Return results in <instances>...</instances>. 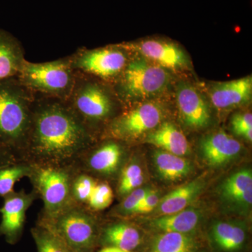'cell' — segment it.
<instances>
[{
	"label": "cell",
	"mask_w": 252,
	"mask_h": 252,
	"mask_svg": "<svg viewBox=\"0 0 252 252\" xmlns=\"http://www.w3.org/2000/svg\"><path fill=\"white\" fill-rule=\"evenodd\" d=\"M91 141L92 133L67 101L34 94L31 130L25 147L32 155L54 165L79 155Z\"/></svg>",
	"instance_id": "6da1fadb"
},
{
	"label": "cell",
	"mask_w": 252,
	"mask_h": 252,
	"mask_svg": "<svg viewBox=\"0 0 252 252\" xmlns=\"http://www.w3.org/2000/svg\"><path fill=\"white\" fill-rule=\"evenodd\" d=\"M34 94L17 77L0 81V146L25 148L32 117Z\"/></svg>",
	"instance_id": "7a4b0ae2"
},
{
	"label": "cell",
	"mask_w": 252,
	"mask_h": 252,
	"mask_svg": "<svg viewBox=\"0 0 252 252\" xmlns=\"http://www.w3.org/2000/svg\"><path fill=\"white\" fill-rule=\"evenodd\" d=\"M91 76L76 72L75 82L67 102L91 132L99 123L112 118L119 99L110 86Z\"/></svg>",
	"instance_id": "3957f363"
},
{
	"label": "cell",
	"mask_w": 252,
	"mask_h": 252,
	"mask_svg": "<svg viewBox=\"0 0 252 252\" xmlns=\"http://www.w3.org/2000/svg\"><path fill=\"white\" fill-rule=\"evenodd\" d=\"M16 77L34 94L67 101L74 87L76 72L67 56L41 63L26 60Z\"/></svg>",
	"instance_id": "277c9868"
},
{
	"label": "cell",
	"mask_w": 252,
	"mask_h": 252,
	"mask_svg": "<svg viewBox=\"0 0 252 252\" xmlns=\"http://www.w3.org/2000/svg\"><path fill=\"white\" fill-rule=\"evenodd\" d=\"M170 81L167 69L144 58L130 60L115 81L114 91L126 102L152 98L167 89Z\"/></svg>",
	"instance_id": "5b68a950"
},
{
	"label": "cell",
	"mask_w": 252,
	"mask_h": 252,
	"mask_svg": "<svg viewBox=\"0 0 252 252\" xmlns=\"http://www.w3.org/2000/svg\"><path fill=\"white\" fill-rule=\"evenodd\" d=\"M127 51L125 44L91 49L84 48L69 57L75 72L105 82H115L130 61Z\"/></svg>",
	"instance_id": "8992f818"
},
{
	"label": "cell",
	"mask_w": 252,
	"mask_h": 252,
	"mask_svg": "<svg viewBox=\"0 0 252 252\" xmlns=\"http://www.w3.org/2000/svg\"><path fill=\"white\" fill-rule=\"evenodd\" d=\"M42 224L54 231L67 248L77 252L91 250L97 237L94 219L79 207L68 206Z\"/></svg>",
	"instance_id": "52a82bcc"
},
{
	"label": "cell",
	"mask_w": 252,
	"mask_h": 252,
	"mask_svg": "<svg viewBox=\"0 0 252 252\" xmlns=\"http://www.w3.org/2000/svg\"><path fill=\"white\" fill-rule=\"evenodd\" d=\"M31 175L44 201L48 217L54 216L69 206L72 182L67 172L54 165H45L32 169Z\"/></svg>",
	"instance_id": "ba28073f"
},
{
	"label": "cell",
	"mask_w": 252,
	"mask_h": 252,
	"mask_svg": "<svg viewBox=\"0 0 252 252\" xmlns=\"http://www.w3.org/2000/svg\"><path fill=\"white\" fill-rule=\"evenodd\" d=\"M164 110L160 104L147 102L114 118L109 126L111 135L120 140L136 138L161 124Z\"/></svg>",
	"instance_id": "9c48e42d"
},
{
	"label": "cell",
	"mask_w": 252,
	"mask_h": 252,
	"mask_svg": "<svg viewBox=\"0 0 252 252\" xmlns=\"http://www.w3.org/2000/svg\"><path fill=\"white\" fill-rule=\"evenodd\" d=\"M130 51L138 53L142 58L166 69H185L189 67L187 55L173 43L158 39H147L135 44H125Z\"/></svg>",
	"instance_id": "30bf717a"
},
{
	"label": "cell",
	"mask_w": 252,
	"mask_h": 252,
	"mask_svg": "<svg viewBox=\"0 0 252 252\" xmlns=\"http://www.w3.org/2000/svg\"><path fill=\"white\" fill-rule=\"evenodd\" d=\"M176 95L179 112L186 125L194 129L203 128L209 125L211 119L210 108L196 88L189 83H180Z\"/></svg>",
	"instance_id": "8fae6325"
},
{
	"label": "cell",
	"mask_w": 252,
	"mask_h": 252,
	"mask_svg": "<svg viewBox=\"0 0 252 252\" xmlns=\"http://www.w3.org/2000/svg\"><path fill=\"white\" fill-rule=\"evenodd\" d=\"M0 212V234L4 235L9 243H14L22 232L26 212L31 206L33 195L21 191H13L4 197Z\"/></svg>",
	"instance_id": "7c38bea8"
},
{
	"label": "cell",
	"mask_w": 252,
	"mask_h": 252,
	"mask_svg": "<svg viewBox=\"0 0 252 252\" xmlns=\"http://www.w3.org/2000/svg\"><path fill=\"white\" fill-rule=\"evenodd\" d=\"M252 94L251 76L233 81L215 83L210 89L212 104L220 110L248 103L251 100Z\"/></svg>",
	"instance_id": "4fadbf2b"
},
{
	"label": "cell",
	"mask_w": 252,
	"mask_h": 252,
	"mask_svg": "<svg viewBox=\"0 0 252 252\" xmlns=\"http://www.w3.org/2000/svg\"><path fill=\"white\" fill-rule=\"evenodd\" d=\"M205 161L211 166H220L234 160L242 151L238 140L220 130L207 136L200 144Z\"/></svg>",
	"instance_id": "5bb4252c"
},
{
	"label": "cell",
	"mask_w": 252,
	"mask_h": 252,
	"mask_svg": "<svg viewBox=\"0 0 252 252\" xmlns=\"http://www.w3.org/2000/svg\"><path fill=\"white\" fill-rule=\"evenodd\" d=\"M205 180L196 179L182 186L160 198L154 212L157 216L171 215L187 209L205 188Z\"/></svg>",
	"instance_id": "9a60e30c"
},
{
	"label": "cell",
	"mask_w": 252,
	"mask_h": 252,
	"mask_svg": "<svg viewBox=\"0 0 252 252\" xmlns=\"http://www.w3.org/2000/svg\"><path fill=\"white\" fill-rule=\"evenodd\" d=\"M26 61L20 41L9 32L0 29V81L16 77Z\"/></svg>",
	"instance_id": "2e32d148"
},
{
	"label": "cell",
	"mask_w": 252,
	"mask_h": 252,
	"mask_svg": "<svg viewBox=\"0 0 252 252\" xmlns=\"http://www.w3.org/2000/svg\"><path fill=\"white\" fill-rule=\"evenodd\" d=\"M203 214L198 209H185L171 215L157 216L150 220L149 225L152 230L158 233H185L189 234L201 221Z\"/></svg>",
	"instance_id": "e0dca14e"
},
{
	"label": "cell",
	"mask_w": 252,
	"mask_h": 252,
	"mask_svg": "<svg viewBox=\"0 0 252 252\" xmlns=\"http://www.w3.org/2000/svg\"><path fill=\"white\" fill-rule=\"evenodd\" d=\"M145 142L161 149L162 151L180 157H183L189 152V144L187 137L171 123L160 124L149 132Z\"/></svg>",
	"instance_id": "ac0fdd59"
},
{
	"label": "cell",
	"mask_w": 252,
	"mask_h": 252,
	"mask_svg": "<svg viewBox=\"0 0 252 252\" xmlns=\"http://www.w3.org/2000/svg\"><path fill=\"white\" fill-rule=\"evenodd\" d=\"M222 198L238 206L250 207L252 203V172L243 169L224 181L220 189Z\"/></svg>",
	"instance_id": "d6986e66"
},
{
	"label": "cell",
	"mask_w": 252,
	"mask_h": 252,
	"mask_svg": "<svg viewBox=\"0 0 252 252\" xmlns=\"http://www.w3.org/2000/svg\"><path fill=\"white\" fill-rule=\"evenodd\" d=\"M124 150L115 142H106L91 153L88 164L93 171L103 175H111L119 170Z\"/></svg>",
	"instance_id": "ffe728a7"
},
{
	"label": "cell",
	"mask_w": 252,
	"mask_h": 252,
	"mask_svg": "<svg viewBox=\"0 0 252 252\" xmlns=\"http://www.w3.org/2000/svg\"><path fill=\"white\" fill-rule=\"evenodd\" d=\"M154 165L165 180L175 182L187 177L192 171L191 163L180 156L158 150L154 154Z\"/></svg>",
	"instance_id": "44dd1931"
},
{
	"label": "cell",
	"mask_w": 252,
	"mask_h": 252,
	"mask_svg": "<svg viewBox=\"0 0 252 252\" xmlns=\"http://www.w3.org/2000/svg\"><path fill=\"white\" fill-rule=\"evenodd\" d=\"M102 241L107 246L132 252L140 245L142 236L133 225L120 222L109 225L104 230Z\"/></svg>",
	"instance_id": "7402d4cb"
},
{
	"label": "cell",
	"mask_w": 252,
	"mask_h": 252,
	"mask_svg": "<svg viewBox=\"0 0 252 252\" xmlns=\"http://www.w3.org/2000/svg\"><path fill=\"white\" fill-rule=\"evenodd\" d=\"M212 238L222 250L234 252L243 247L246 240V231L242 225L233 222L220 221L212 228Z\"/></svg>",
	"instance_id": "603a6c76"
},
{
	"label": "cell",
	"mask_w": 252,
	"mask_h": 252,
	"mask_svg": "<svg viewBox=\"0 0 252 252\" xmlns=\"http://www.w3.org/2000/svg\"><path fill=\"white\" fill-rule=\"evenodd\" d=\"M195 240L189 234L166 232L159 233L152 240L151 252H195Z\"/></svg>",
	"instance_id": "cb8c5ba5"
},
{
	"label": "cell",
	"mask_w": 252,
	"mask_h": 252,
	"mask_svg": "<svg viewBox=\"0 0 252 252\" xmlns=\"http://www.w3.org/2000/svg\"><path fill=\"white\" fill-rule=\"evenodd\" d=\"M32 168L14 162L0 167V197L6 196L14 191L15 184L23 177L31 175Z\"/></svg>",
	"instance_id": "d4e9b609"
},
{
	"label": "cell",
	"mask_w": 252,
	"mask_h": 252,
	"mask_svg": "<svg viewBox=\"0 0 252 252\" xmlns=\"http://www.w3.org/2000/svg\"><path fill=\"white\" fill-rule=\"evenodd\" d=\"M38 252H67V246L54 231L43 224L32 230Z\"/></svg>",
	"instance_id": "484cf974"
},
{
	"label": "cell",
	"mask_w": 252,
	"mask_h": 252,
	"mask_svg": "<svg viewBox=\"0 0 252 252\" xmlns=\"http://www.w3.org/2000/svg\"><path fill=\"white\" fill-rule=\"evenodd\" d=\"M113 198V190L108 184L97 183L87 204L92 210H102L111 205Z\"/></svg>",
	"instance_id": "4316f807"
},
{
	"label": "cell",
	"mask_w": 252,
	"mask_h": 252,
	"mask_svg": "<svg viewBox=\"0 0 252 252\" xmlns=\"http://www.w3.org/2000/svg\"><path fill=\"white\" fill-rule=\"evenodd\" d=\"M97 182L89 175H79L72 182V195L79 203H87Z\"/></svg>",
	"instance_id": "83f0119b"
},
{
	"label": "cell",
	"mask_w": 252,
	"mask_h": 252,
	"mask_svg": "<svg viewBox=\"0 0 252 252\" xmlns=\"http://www.w3.org/2000/svg\"><path fill=\"white\" fill-rule=\"evenodd\" d=\"M150 188L139 187L126 195L124 201L119 206V212L123 215H132L136 209L142 203L145 195L149 193Z\"/></svg>",
	"instance_id": "f1b7e54d"
},
{
	"label": "cell",
	"mask_w": 252,
	"mask_h": 252,
	"mask_svg": "<svg viewBox=\"0 0 252 252\" xmlns=\"http://www.w3.org/2000/svg\"><path fill=\"white\" fill-rule=\"evenodd\" d=\"M231 127L236 135L245 140H252V115L251 113L235 114L232 118Z\"/></svg>",
	"instance_id": "f546056e"
},
{
	"label": "cell",
	"mask_w": 252,
	"mask_h": 252,
	"mask_svg": "<svg viewBox=\"0 0 252 252\" xmlns=\"http://www.w3.org/2000/svg\"><path fill=\"white\" fill-rule=\"evenodd\" d=\"M160 194L157 190L151 189L149 193L145 195L142 203L136 209L134 214H148L154 212L160 202Z\"/></svg>",
	"instance_id": "4dcf8cb0"
},
{
	"label": "cell",
	"mask_w": 252,
	"mask_h": 252,
	"mask_svg": "<svg viewBox=\"0 0 252 252\" xmlns=\"http://www.w3.org/2000/svg\"><path fill=\"white\" fill-rule=\"evenodd\" d=\"M142 174H143V172H142V168L138 164H129L123 170L118 188L123 187V186L126 185L131 181L135 180Z\"/></svg>",
	"instance_id": "1f68e13d"
},
{
	"label": "cell",
	"mask_w": 252,
	"mask_h": 252,
	"mask_svg": "<svg viewBox=\"0 0 252 252\" xmlns=\"http://www.w3.org/2000/svg\"><path fill=\"white\" fill-rule=\"evenodd\" d=\"M14 151L0 146V167L15 162Z\"/></svg>",
	"instance_id": "d6a6232c"
},
{
	"label": "cell",
	"mask_w": 252,
	"mask_h": 252,
	"mask_svg": "<svg viewBox=\"0 0 252 252\" xmlns=\"http://www.w3.org/2000/svg\"><path fill=\"white\" fill-rule=\"evenodd\" d=\"M99 252H132L129 251H126V250H122L115 248V247L107 246L105 248H102Z\"/></svg>",
	"instance_id": "836d02e7"
},
{
	"label": "cell",
	"mask_w": 252,
	"mask_h": 252,
	"mask_svg": "<svg viewBox=\"0 0 252 252\" xmlns=\"http://www.w3.org/2000/svg\"><path fill=\"white\" fill-rule=\"evenodd\" d=\"M67 252H77L74 251V250H71V249H69V248H67Z\"/></svg>",
	"instance_id": "e575fe53"
}]
</instances>
